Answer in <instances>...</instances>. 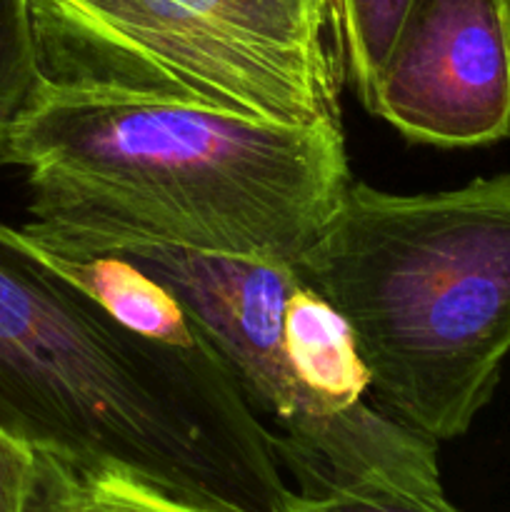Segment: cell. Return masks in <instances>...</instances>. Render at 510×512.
I'll return each instance as SVG.
<instances>
[{
    "instance_id": "obj_1",
    "label": "cell",
    "mask_w": 510,
    "mask_h": 512,
    "mask_svg": "<svg viewBox=\"0 0 510 512\" xmlns=\"http://www.w3.org/2000/svg\"><path fill=\"white\" fill-rule=\"evenodd\" d=\"M0 165L28 170L30 220L125 230L293 263L353 183L340 123L290 125L43 80Z\"/></svg>"
},
{
    "instance_id": "obj_2",
    "label": "cell",
    "mask_w": 510,
    "mask_h": 512,
    "mask_svg": "<svg viewBox=\"0 0 510 512\" xmlns=\"http://www.w3.org/2000/svg\"><path fill=\"white\" fill-rule=\"evenodd\" d=\"M353 333L378 408L413 433H468L510 355V173L395 195L350 183L293 260Z\"/></svg>"
},
{
    "instance_id": "obj_3",
    "label": "cell",
    "mask_w": 510,
    "mask_h": 512,
    "mask_svg": "<svg viewBox=\"0 0 510 512\" xmlns=\"http://www.w3.org/2000/svg\"><path fill=\"white\" fill-rule=\"evenodd\" d=\"M55 85L340 123L343 0H28Z\"/></svg>"
},
{
    "instance_id": "obj_4",
    "label": "cell",
    "mask_w": 510,
    "mask_h": 512,
    "mask_svg": "<svg viewBox=\"0 0 510 512\" xmlns=\"http://www.w3.org/2000/svg\"><path fill=\"white\" fill-rule=\"evenodd\" d=\"M23 233L48 255H113L158 280L223 360L263 423L268 418L275 425V453L298 480L300 495L368 480L443 488L433 440L400 425L378 405L328 408L300 383L285 343V310L303 285L290 263L40 220H30Z\"/></svg>"
},
{
    "instance_id": "obj_5",
    "label": "cell",
    "mask_w": 510,
    "mask_h": 512,
    "mask_svg": "<svg viewBox=\"0 0 510 512\" xmlns=\"http://www.w3.org/2000/svg\"><path fill=\"white\" fill-rule=\"evenodd\" d=\"M363 103L415 143L510 138V0H413Z\"/></svg>"
},
{
    "instance_id": "obj_6",
    "label": "cell",
    "mask_w": 510,
    "mask_h": 512,
    "mask_svg": "<svg viewBox=\"0 0 510 512\" xmlns=\"http://www.w3.org/2000/svg\"><path fill=\"white\" fill-rule=\"evenodd\" d=\"M285 343L300 383L320 403L333 410L368 405L370 380L348 323L305 283L285 310Z\"/></svg>"
},
{
    "instance_id": "obj_7",
    "label": "cell",
    "mask_w": 510,
    "mask_h": 512,
    "mask_svg": "<svg viewBox=\"0 0 510 512\" xmlns=\"http://www.w3.org/2000/svg\"><path fill=\"white\" fill-rule=\"evenodd\" d=\"M33 512H208L115 475H80L45 455Z\"/></svg>"
},
{
    "instance_id": "obj_8",
    "label": "cell",
    "mask_w": 510,
    "mask_h": 512,
    "mask_svg": "<svg viewBox=\"0 0 510 512\" xmlns=\"http://www.w3.org/2000/svg\"><path fill=\"white\" fill-rule=\"evenodd\" d=\"M40 83L28 0H0V153Z\"/></svg>"
},
{
    "instance_id": "obj_9",
    "label": "cell",
    "mask_w": 510,
    "mask_h": 512,
    "mask_svg": "<svg viewBox=\"0 0 510 512\" xmlns=\"http://www.w3.org/2000/svg\"><path fill=\"white\" fill-rule=\"evenodd\" d=\"M413 0H343L345 60L360 100L373 88Z\"/></svg>"
},
{
    "instance_id": "obj_10",
    "label": "cell",
    "mask_w": 510,
    "mask_h": 512,
    "mask_svg": "<svg viewBox=\"0 0 510 512\" xmlns=\"http://www.w3.org/2000/svg\"><path fill=\"white\" fill-rule=\"evenodd\" d=\"M280 512H460L443 488H413L393 480H368L320 495L290 493Z\"/></svg>"
},
{
    "instance_id": "obj_11",
    "label": "cell",
    "mask_w": 510,
    "mask_h": 512,
    "mask_svg": "<svg viewBox=\"0 0 510 512\" xmlns=\"http://www.w3.org/2000/svg\"><path fill=\"white\" fill-rule=\"evenodd\" d=\"M45 455L0 430V512H33Z\"/></svg>"
}]
</instances>
